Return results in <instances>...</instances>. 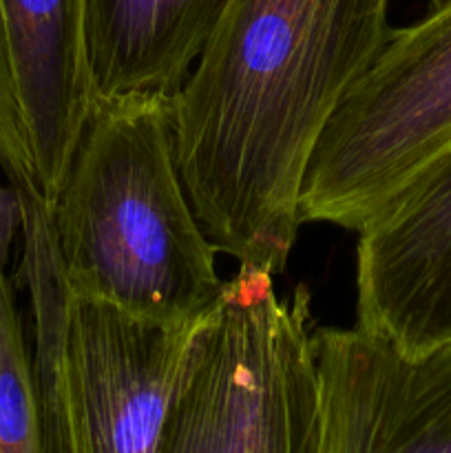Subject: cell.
<instances>
[{
  "label": "cell",
  "mask_w": 451,
  "mask_h": 453,
  "mask_svg": "<svg viewBox=\"0 0 451 453\" xmlns=\"http://www.w3.org/2000/svg\"><path fill=\"white\" fill-rule=\"evenodd\" d=\"M389 31L387 0H230L172 93L186 193L241 270H286L314 146Z\"/></svg>",
  "instance_id": "1"
},
{
  "label": "cell",
  "mask_w": 451,
  "mask_h": 453,
  "mask_svg": "<svg viewBox=\"0 0 451 453\" xmlns=\"http://www.w3.org/2000/svg\"><path fill=\"white\" fill-rule=\"evenodd\" d=\"M49 215L73 296L157 323L219 305L226 281L177 166L172 96H96Z\"/></svg>",
  "instance_id": "2"
},
{
  "label": "cell",
  "mask_w": 451,
  "mask_h": 453,
  "mask_svg": "<svg viewBox=\"0 0 451 453\" xmlns=\"http://www.w3.org/2000/svg\"><path fill=\"white\" fill-rule=\"evenodd\" d=\"M308 288L279 296L237 270L199 341L159 453H323L321 385Z\"/></svg>",
  "instance_id": "3"
},
{
  "label": "cell",
  "mask_w": 451,
  "mask_h": 453,
  "mask_svg": "<svg viewBox=\"0 0 451 453\" xmlns=\"http://www.w3.org/2000/svg\"><path fill=\"white\" fill-rule=\"evenodd\" d=\"M451 144V0L389 31L318 137L299 221L365 228Z\"/></svg>",
  "instance_id": "4"
},
{
  "label": "cell",
  "mask_w": 451,
  "mask_h": 453,
  "mask_svg": "<svg viewBox=\"0 0 451 453\" xmlns=\"http://www.w3.org/2000/svg\"><path fill=\"white\" fill-rule=\"evenodd\" d=\"M210 312L184 323L69 296L34 323L44 453H159L164 425Z\"/></svg>",
  "instance_id": "5"
},
{
  "label": "cell",
  "mask_w": 451,
  "mask_h": 453,
  "mask_svg": "<svg viewBox=\"0 0 451 453\" xmlns=\"http://www.w3.org/2000/svg\"><path fill=\"white\" fill-rule=\"evenodd\" d=\"M87 0H0V171L51 206L96 100Z\"/></svg>",
  "instance_id": "6"
},
{
  "label": "cell",
  "mask_w": 451,
  "mask_h": 453,
  "mask_svg": "<svg viewBox=\"0 0 451 453\" xmlns=\"http://www.w3.org/2000/svg\"><path fill=\"white\" fill-rule=\"evenodd\" d=\"M323 453H451V341L405 354L361 327H314Z\"/></svg>",
  "instance_id": "7"
},
{
  "label": "cell",
  "mask_w": 451,
  "mask_h": 453,
  "mask_svg": "<svg viewBox=\"0 0 451 453\" xmlns=\"http://www.w3.org/2000/svg\"><path fill=\"white\" fill-rule=\"evenodd\" d=\"M356 242V327L405 354L451 341V144Z\"/></svg>",
  "instance_id": "8"
},
{
  "label": "cell",
  "mask_w": 451,
  "mask_h": 453,
  "mask_svg": "<svg viewBox=\"0 0 451 453\" xmlns=\"http://www.w3.org/2000/svg\"><path fill=\"white\" fill-rule=\"evenodd\" d=\"M228 4L87 0V47L97 96L180 91Z\"/></svg>",
  "instance_id": "9"
},
{
  "label": "cell",
  "mask_w": 451,
  "mask_h": 453,
  "mask_svg": "<svg viewBox=\"0 0 451 453\" xmlns=\"http://www.w3.org/2000/svg\"><path fill=\"white\" fill-rule=\"evenodd\" d=\"M0 453H44L34 358L0 265Z\"/></svg>",
  "instance_id": "10"
},
{
  "label": "cell",
  "mask_w": 451,
  "mask_h": 453,
  "mask_svg": "<svg viewBox=\"0 0 451 453\" xmlns=\"http://www.w3.org/2000/svg\"><path fill=\"white\" fill-rule=\"evenodd\" d=\"M22 226V199L11 184L0 181V265L11 259V248Z\"/></svg>",
  "instance_id": "11"
}]
</instances>
